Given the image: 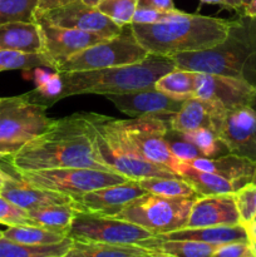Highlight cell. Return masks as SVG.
Here are the masks:
<instances>
[{
  "label": "cell",
  "mask_w": 256,
  "mask_h": 257,
  "mask_svg": "<svg viewBox=\"0 0 256 257\" xmlns=\"http://www.w3.org/2000/svg\"><path fill=\"white\" fill-rule=\"evenodd\" d=\"M8 162L15 172L70 167L114 172L100 160L84 113L54 119L47 132L25 142Z\"/></svg>",
  "instance_id": "6da1fadb"
},
{
  "label": "cell",
  "mask_w": 256,
  "mask_h": 257,
  "mask_svg": "<svg viewBox=\"0 0 256 257\" xmlns=\"http://www.w3.org/2000/svg\"><path fill=\"white\" fill-rule=\"evenodd\" d=\"M172 58L180 69L238 78L256 88V19L238 14L237 19L230 20V29L220 44L177 53Z\"/></svg>",
  "instance_id": "7a4b0ae2"
},
{
  "label": "cell",
  "mask_w": 256,
  "mask_h": 257,
  "mask_svg": "<svg viewBox=\"0 0 256 257\" xmlns=\"http://www.w3.org/2000/svg\"><path fill=\"white\" fill-rule=\"evenodd\" d=\"M136 39L148 54L172 57L198 52L220 44L230 29V20L188 14L175 10L168 19L156 24H131Z\"/></svg>",
  "instance_id": "3957f363"
},
{
  "label": "cell",
  "mask_w": 256,
  "mask_h": 257,
  "mask_svg": "<svg viewBox=\"0 0 256 257\" xmlns=\"http://www.w3.org/2000/svg\"><path fill=\"white\" fill-rule=\"evenodd\" d=\"M176 68L172 57L148 54L136 64L78 72H59L63 83L60 100L80 94H118L155 87L166 73Z\"/></svg>",
  "instance_id": "277c9868"
},
{
  "label": "cell",
  "mask_w": 256,
  "mask_h": 257,
  "mask_svg": "<svg viewBox=\"0 0 256 257\" xmlns=\"http://www.w3.org/2000/svg\"><path fill=\"white\" fill-rule=\"evenodd\" d=\"M84 117L92 128L98 155L110 170L135 181L148 177H178L172 171L143 158L123 135L115 118L92 112L84 113Z\"/></svg>",
  "instance_id": "5b68a950"
},
{
  "label": "cell",
  "mask_w": 256,
  "mask_h": 257,
  "mask_svg": "<svg viewBox=\"0 0 256 257\" xmlns=\"http://www.w3.org/2000/svg\"><path fill=\"white\" fill-rule=\"evenodd\" d=\"M197 198H171L146 193L128 203L114 217L146 228L155 236L186 227Z\"/></svg>",
  "instance_id": "8992f818"
},
{
  "label": "cell",
  "mask_w": 256,
  "mask_h": 257,
  "mask_svg": "<svg viewBox=\"0 0 256 257\" xmlns=\"http://www.w3.org/2000/svg\"><path fill=\"white\" fill-rule=\"evenodd\" d=\"M147 57L148 52L136 39L131 25H125L118 35L85 48L60 63L55 70L78 72L120 67L140 63Z\"/></svg>",
  "instance_id": "52a82bcc"
},
{
  "label": "cell",
  "mask_w": 256,
  "mask_h": 257,
  "mask_svg": "<svg viewBox=\"0 0 256 257\" xmlns=\"http://www.w3.org/2000/svg\"><path fill=\"white\" fill-rule=\"evenodd\" d=\"M15 173L23 181L35 187L54 191L72 198L79 197L98 188L125 182L128 180L120 173L85 167L52 168Z\"/></svg>",
  "instance_id": "ba28073f"
},
{
  "label": "cell",
  "mask_w": 256,
  "mask_h": 257,
  "mask_svg": "<svg viewBox=\"0 0 256 257\" xmlns=\"http://www.w3.org/2000/svg\"><path fill=\"white\" fill-rule=\"evenodd\" d=\"M48 107L25 94L0 98V141L24 145L47 132L54 119L47 115Z\"/></svg>",
  "instance_id": "9c48e42d"
},
{
  "label": "cell",
  "mask_w": 256,
  "mask_h": 257,
  "mask_svg": "<svg viewBox=\"0 0 256 257\" xmlns=\"http://www.w3.org/2000/svg\"><path fill=\"white\" fill-rule=\"evenodd\" d=\"M67 237L80 242L140 246L143 241L155 237V235L141 226L114 216H102L77 211Z\"/></svg>",
  "instance_id": "30bf717a"
},
{
  "label": "cell",
  "mask_w": 256,
  "mask_h": 257,
  "mask_svg": "<svg viewBox=\"0 0 256 257\" xmlns=\"http://www.w3.org/2000/svg\"><path fill=\"white\" fill-rule=\"evenodd\" d=\"M117 123L125 138L143 158L172 171L176 175L180 173L182 161L172 155L165 141L167 122L158 118L138 117L117 119Z\"/></svg>",
  "instance_id": "8fae6325"
},
{
  "label": "cell",
  "mask_w": 256,
  "mask_h": 257,
  "mask_svg": "<svg viewBox=\"0 0 256 257\" xmlns=\"http://www.w3.org/2000/svg\"><path fill=\"white\" fill-rule=\"evenodd\" d=\"M35 23H45L60 28H72L83 32L98 34L103 38L115 37L123 28L118 27L109 18L99 12L95 7H89L82 0L49 10L34 18Z\"/></svg>",
  "instance_id": "7c38bea8"
},
{
  "label": "cell",
  "mask_w": 256,
  "mask_h": 257,
  "mask_svg": "<svg viewBox=\"0 0 256 257\" xmlns=\"http://www.w3.org/2000/svg\"><path fill=\"white\" fill-rule=\"evenodd\" d=\"M114 104L119 112L131 118L151 117L170 122L171 118L181 109L185 100L172 99L156 88L133 90L118 94L103 95Z\"/></svg>",
  "instance_id": "4fadbf2b"
},
{
  "label": "cell",
  "mask_w": 256,
  "mask_h": 257,
  "mask_svg": "<svg viewBox=\"0 0 256 257\" xmlns=\"http://www.w3.org/2000/svg\"><path fill=\"white\" fill-rule=\"evenodd\" d=\"M218 137L230 153L256 161V109L240 105L226 110Z\"/></svg>",
  "instance_id": "5bb4252c"
},
{
  "label": "cell",
  "mask_w": 256,
  "mask_h": 257,
  "mask_svg": "<svg viewBox=\"0 0 256 257\" xmlns=\"http://www.w3.org/2000/svg\"><path fill=\"white\" fill-rule=\"evenodd\" d=\"M146 193L147 191L138 181L127 180L125 182L98 188L79 197L72 198V206L79 212L117 216L128 203Z\"/></svg>",
  "instance_id": "9a60e30c"
},
{
  "label": "cell",
  "mask_w": 256,
  "mask_h": 257,
  "mask_svg": "<svg viewBox=\"0 0 256 257\" xmlns=\"http://www.w3.org/2000/svg\"><path fill=\"white\" fill-rule=\"evenodd\" d=\"M255 90V87L238 78L196 73L195 98L216 102L226 109L240 105H251Z\"/></svg>",
  "instance_id": "2e32d148"
},
{
  "label": "cell",
  "mask_w": 256,
  "mask_h": 257,
  "mask_svg": "<svg viewBox=\"0 0 256 257\" xmlns=\"http://www.w3.org/2000/svg\"><path fill=\"white\" fill-rule=\"evenodd\" d=\"M37 24H39L42 32V53H44L48 59L52 62L54 70L68 58L73 57L95 43L107 39L98 34L72 29V28L54 27L45 23H37Z\"/></svg>",
  "instance_id": "e0dca14e"
},
{
  "label": "cell",
  "mask_w": 256,
  "mask_h": 257,
  "mask_svg": "<svg viewBox=\"0 0 256 257\" xmlns=\"http://www.w3.org/2000/svg\"><path fill=\"white\" fill-rule=\"evenodd\" d=\"M241 223L233 195L201 196L193 203L185 228L232 226Z\"/></svg>",
  "instance_id": "ac0fdd59"
},
{
  "label": "cell",
  "mask_w": 256,
  "mask_h": 257,
  "mask_svg": "<svg viewBox=\"0 0 256 257\" xmlns=\"http://www.w3.org/2000/svg\"><path fill=\"white\" fill-rule=\"evenodd\" d=\"M226 108L216 102L190 98L168 122V127L178 132H190L198 128H207L218 135Z\"/></svg>",
  "instance_id": "d6986e66"
},
{
  "label": "cell",
  "mask_w": 256,
  "mask_h": 257,
  "mask_svg": "<svg viewBox=\"0 0 256 257\" xmlns=\"http://www.w3.org/2000/svg\"><path fill=\"white\" fill-rule=\"evenodd\" d=\"M0 195L25 211L45 207V206L72 203L73 201L69 196L35 187V186L23 181L17 173L15 176L8 173V177L0 191Z\"/></svg>",
  "instance_id": "ffe728a7"
},
{
  "label": "cell",
  "mask_w": 256,
  "mask_h": 257,
  "mask_svg": "<svg viewBox=\"0 0 256 257\" xmlns=\"http://www.w3.org/2000/svg\"><path fill=\"white\" fill-rule=\"evenodd\" d=\"M163 240H190L210 245H225L230 242H250L242 223L232 226H212V227L181 228L173 232L158 235Z\"/></svg>",
  "instance_id": "44dd1931"
},
{
  "label": "cell",
  "mask_w": 256,
  "mask_h": 257,
  "mask_svg": "<svg viewBox=\"0 0 256 257\" xmlns=\"http://www.w3.org/2000/svg\"><path fill=\"white\" fill-rule=\"evenodd\" d=\"M186 163L195 170L216 173L230 180L240 181L245 185L251 182L253 168H255L253 161L232 155V153L217 158H197V160L186 161Z\"/></svg>",
  "instance_id": "7402d4cb"
},
{
  "label": "cell",
  "mask_w": 256,
  "mask_h": 257,
  "mask_svg": "<svg viewBox=\"0 0 256 257\" xmlns=\"http://www.w3.org/2000/svg\"><path fill=\"white\" fill-rule=\"evenodd\" d=\"M0 50L42 53L43 40L35 22H10L0 25Z\"/></svg>",
  "instance_id": "603a6c76"
},
{
  "label": "cell",
  "mask_w": 256,
  "mask_h": 257,
  "mask_svg": "<svg viewBox=\"0 0 256 257\" xmlns=\"http://www.w3.org/2000/svg\"><path fill=\"white\" fill-rule=\"evenodd\" d=\"M181 177L191 183L200 196L211 195H233L240 188L245 187V183L240 181H233L216 173L203 172L190 167L182 161L180 173Z\"/></svg>",
  "instance_id": "cb8c5ba5"
},
{
  "label": "cell",
  "mask_w": 256,
  "mask_h": 257,
  "mask_svg": "<svg viewBox=\"0 0 256 257\" xmlns=\"http://www.w3.org/2000/svg\"><path fill=\"white\" fill-rule=\"evenodd\" d=\"M140 246L172 257H211L218 247L216 245L198 242V241L163 240L157 236L143 241Z\"/></svg>",
  "instance_id": "d4e9b609"
},
{
  "label": "cell",
  "mask_w": 256,
  "mask_h": 257,
  "mask_svg": "<svg viewBox=\"0 0 256 257\" xmlns=\"http://www.w3.org/2000/svg\"><path fill=\"white\" fill-rule=\"evenodd\" d=\"M75 212L77 211L73 207L72 203L45 206V207L28 211L29 217L35 225L53 231V232L62 233L64 236H67L69 231Z\"/></svg>",
  "instance_id": "484cf974"
},
{
  "label": "cell",
  "mask_w": 256,
  "mask_h": 257,
  "mask_svg": "<svg viewBox=\"0 0 256 257\" xmlns=\"http://www.w3.org/2000/svg\"><path fill=\"white\" fill-rule=\"evenodd\" d=\"M73 241L69 237L52 245H28L0 238V257H64Z\"/></svg>",
  "instance_id": "4316f807"
},
{
  "label": "cell",
  "mask_w": 256,
  "mask_h": 257,
  "mask_svg": "<svg viewBox=\"0 0 256 257\" xmlns=\"http://www.w3.org/2000/svg\"><path fill=\"white\" fill-rule=\"evenodd\" d=\"M147 248L137 245H110V243L73 241L64 257H138Z\"/></svg>",
  "instance_id": "83f0119b"
},
{
  "label": "cell",
  "mask_w": 256,
  "mask_h": 257,
  "mask_svg": "<svg viewBox=\"0 0 256 257\" xmlns=\"http://www.w3.org/2000/svg\"><path fill=\"white\" fill-rule=\"evenodd\" d=\"M195 78L196 72L175 68L162 75L153 88L172 99L187 100L195 98Z\"/></svg>",
  "instance_id": "f1b7e54d"
},
{
  "label": "cell",
  "mask_w": 256,
  "mask_h": 257,
  "mask_svg": "<svg viewBox=\"0 0 256 257\" xmlns=\"http://www.w3.org/2000/svg\"><path fill=\"white\" fill-rule=\"evenodd\" d=\"M140 185L152 195L171 198L201 197L192 185L185 178L178 177H148L138 181Z\"/></svg>",
  "instance_id": "f546056e"
},
{
  "label": "cell",
  "mask_w": 256,
  "mask_h": 257,
  "mask_svg": "<svg viewBox=\"0 0 256 257\" xmlns=\"http://www.w3.org/2000/svg\"><path fill=\"white\" fill-rule=\"evenodd\" d=\"M33 72H34L33 75H34L35 89L27 93L30 99L47 105L48 108L59 102L63 90L60 73L57 70L50 73L45 68H35Z\"/></svg>",
  "instance_id": "4dcf8cb0"
},
{
  "label": "cell",
  "mask_w": 256,
  "mask_h": 257,
  "mask_svg": "<svg viewBox=\"0 0 256 257\" xmlns=\"http://www.w3.org/2000/svg\"><path fill=\"white\" fill-rule=\"evenodd\" d=\"M3 237L28 245H52L62 242L67 238V236L53 232L37 225H22L12 226L3 231Z\"/></svg>",
  "instance_id": "1f68e13d"
},
{
  "label": "cell",
  "mask_w": 256,
  "mask_h": 257,
  "mask_svg": "<svg viewBox=\"0 0 256 257\" xmlns=\"http://www.w3.org/2000/svg\"><path fill=\"white\" fill-rule=\"evenodd\" d=\"M35 68H48L54 70L44 53H24L17 50H0V73L8 70L30 72Z\"/></svg>",
  "instance_id": "d6a6232c"
},
{
  "label": "cell",
  "mask_w": 256,
  "mask_h": 257,
  "mask_svg": "<svg viewBox=\"0 0 256 257\" xmlns=\"http://www.w3.org/2000/svg\"><path fill=\"white\" fill-rule=\"evenodd\" d=\"M182 133L191 143H193L198 148L203 157L217 158L230 153L227 146L222 142V140L215 132L207 128H198V130Z\"/></svg>",
  "instance_id": "836d02e7"
},
{
  "label": "cell",
  "mask_w": 256,
  "mask_h": 257,
  "mask_svg": "<svg viewBox=\"0 0 256 257\" xmlns=\"http://www.w3.org/2000/svg\"><path fill=\"white\" fill-rule=\"evenodd\" d=\"M137 7L138 0H102L95 8L114 24L123 28L132 24Z\"/></svg>",
  "instance_id": "e575fe53"
},
{
  "label": "cell",
  "mask_w": 256,
  "mask_h": 257,
  "mask_svg": "<svg viewBox=\"0 0 256 257\" xmlns=\"http://www.w3.org/2000/svg\"><path fill=\"white\" fill-rule=\"evenodd\" d=\"M38 0H0V25L10 22H34Z\"/></svg>",
  "instance_id": "d590c367"
},
{
  "label": "cell",
  "mask_w": 256,
  "mask_h": 257,
  "mask_svg": "<svg viewBox=\"0 0 256 257\" xmlns=\"http://www.w3.org/2000/svg\"><path fill=\"white\" fill-rule=\"evenodd\" d=\"M165 141L172 155L178 160L186 162V161L203 158V155L198 151V148L193 143H191L182 132L168 127L165 135Z\"/></svg>",
  "instance_id": "8d00e7d4"
},
{
  "label": "cell",
  "mask_w": 256,
  "mask_h": 257,
  "mask_svg": "<svg viewBox=\"0 0 256 257\" xmlns=\"http://www.w3.org/2000/svg\"><path fill=\"white\" fill-rule=\"evenodd\" d=\"M236 206H237L240 220L242 225L250 222L256 216V186L246 185L233 193Z\"/></svg>",
  "instance_id": "74e56055"
},
{
  "label": "cell",
  "mask_w": 256,
  "mask_h": 257,
  "mask_svg": "<svg viewBox=\"0 0 256 257\" xmlns=\"http://www.w3.org/2000/svg\"><path fill=\"white\" fill-rule=\"evenodd\" d=\"M0 223L8 227L22 225H35L29 217L28 211L23 210L19 206L14 205L7 198L0 195Z\"/></svg>",
  "instance_id": "f35d334b"
},
{
  "label": "cell",
  "mask_w": 256,
  "mask_h": 257,
  "mask_svg": "<svg viewBox=\"0 0 256 257\" xmlns=\"http://www.w3.org/2000/svg\"><path fill=\"white\" fill-rule=\"evenodd\" d=\"M177 10V9H175ZM175 10L170 12H162V10L152 9V8L137 7L135 15H133L132 24H156V23L165 22L171 17Z\"/></svg>",
  "instance_id": "ab89813d"
},
{
  "label": "cell",
  "mask_w": 256,
  "mask_h": 257,
  "mask_svg": "<svg viewBox=\"0 0 256 257\" xmlns=\"http://www.w3.org/2000/svg\"><path fill=\"white\" fill-rule=\"evenodd\" d=\"M251 252L250 242H230L218 246L211 257H243Z\"/></svg>",
  "instance_id": "60d3db41"
},
{
  "label": "cell",
  "mask_w": 256,
  "mask_h": 257,
  "mask_svg": "<svg viewBox=\"0 0 256 257\" xmlns=\"http://www.w3.org/2000/svg\"><path fill=\"white\" fill-rule=\"evenodd\" d=\"M74 2H77V0H38L33 18L39 17V15L49 12V10L64 7V5H68L70 4V3H74Z\"/></svg>",
  "instance_id": "b9f144b4"
},
{
  "label": "cell",
  "mask_w": 256,
  "mask_h": 257,
  "mask_svg": "<svg viewBox=\"0 0 256 257\" xmlns=\"http://www.w3.org/2000/svg\"><path fill=\"white\" fill-rule=\"evenodd\" d=\"M138 7L152 8V9L162 10V12L176 9L173 0H138Z\"/></svg>",
  "instance_id": "7bdbcfd3"
},
{
  "label": "cell",
  "mask_w": 256,
  "mask_h": 257,
  "mask_svg": "<svg viewBox=\"0 0 256 257\" xmlns=\"http://www.w3.org/2000/svg\"><path fill=\"white\" fill-rule=\"evenodd\" d=\"M23 145L20 143H12V142H5V141H0V153H8V155H13L17 152Z\"/></svg>",
  "instance_id": "ee69618b"
},
{
  "label": "cell",
  "mask_w": 256,
  "mask_h": 257,
  "mask_svg": "<svg viewBox=\"0 0 256 257\" xmlns=\"http://www.w3.org/2000/svg\"><path fill=\"white\" fill-rule=\"evenodd\" d=\"M243 226H245L246 232H247L248 240L256 241V218H253V220L250 221V222L245 223Z\"/></svg>",
  "instance_id": "f6af8a7d"
},
{
  "label": "cell",
  "mask_w": 256,
  "mask_h": 257,
  "mask_svg": "<svg viewBox=\"0 0 256 257\" xmlns=\"http://www.w3.org/2000/svg\"><path fill=\"white\" fill-rule=\"evenodd\" d=\"M226 5H227L228 10H235L238 14L243 13L242 0H226Z\"/></svg>",
  "instance_id": "bcb514c9"
},
{
  "label": "cell",
  "mask_w": 256,
  "mask_h": 257,
  "mask_svg": "<svg viewBox=\"0 0 256 257\" xmlns=\"http://www.w3.org/2000/svg\"><path fill=\"white\" fill-rule=\"evenodd\" d=\"M243 14L247 17L255 18L256 19V0H251L245 8H243Z\"/></svg>",
  "instance_id": "7dc6e473"
},
{
  "label": "cell",
  "mask_w": 256,
  "mask_h": 257,
  "mask_svg": "<svg viewBox=\"0 0 256 257\" xmlns=\"http://www.w3.org/2000/svg\"><path fill=\"white\" fill-rule=\"evenodd\" d=\"M138 257H172V256H168V255H166V253L158 252V251L148 250V248H147V252H145L143 255H141Z\"/></svg>",
  "instance_id": "c3c4849f"
},
{
  "label": "cell",
  "mask_w": 256,
  "mask_h": 257,
  "mask_svg": "<svg viewBox=\"0 0 256 257\" xmlns=\"http://www.w3.org/2000/svg\"><path fill=\"white\" fill-rule=\"evenodd\" d=\"M201 4H210V5H221L225 9H227V5H226V0H200Z\"/></svg>",
  "instance_id": "681fc988"
},
{
  "label": "cell",
  "mask_w": 256,
  "mask_h": 257,
  "mask_svg": "<svg viewBox=\"0 0 256 257\" xmlns=\"http://www.w3.org/2000/svg\"><path fill=\"white\" fill-rule=\"evenodd\" d=\"M7 177H8V172H7V171L3 170V167L0 166V191H2L3 186H4Z\"/></svg>",
  "instance_id": "f907efd6"
},
{
  "label": "cell",
  "mask_w": 256,
  "mask_h": 257,
  "mask_svg": "<svg viewBox=\"0 0 256 257\" xmlns=\"http://www.w3.org/2000/svg\"><path fill=\"white\" fill-rule=\"evenodd\" d=\"M82 2L84 3V4L89 5V7H97L98 3H100L102 0H82Z\"/></svg>",
  "instance_id": "816d5d0a"
},
{
  "label": "cell",
  "mask_w": 256,
  "mask_h": 257,
  "mask_svg": "<svg viewBox=\"0 0 256 257\" xmlns=\"http://www.w3.org/2000/svg\"><path fill=\"white\" fill-rule=\"evenodd\" d=\"M251 185H255L256 186V161H255V168H253V173H252V177H251Z\"/></svg>",
  "instance_id": "f5cc1de1"
},
{
  "label": "cell",
  "mask_w": 256,
  "mask_h": 257,
  "mask_svg": "<svg viewBox=\"0 0 256 257\" xmlns=\"http://www.w3.org/2000/svg\"><path fill=\"white\" fill-rule=\"evenodd\" d=\"M250 246H251V251H252L253 256L256 257V241H250Z\"/></svg>",
  "instance_id": "db71d44e"
},
{
  "label": "cell",
  "mask_w": 256,
  "mask_h": 257,
  "mask_svg": "<svg viewBox=\"0 0 256 257\" xmlns=\"http://www.w3.org/2000/svg\"><path fill=\"white\" fill-rule=\"evenodd\" d=\"M8 153H0V162H3V161H5V158L8 157Z\"/></svg>",
  "instance_id": "11a10c76"
},
{
  "label": "cell",
  "mask_w": 256,
  "mask_h": 257,
  "mask_svg": "<svg viewBox=\"0 0 256 257\" xmlns=\"http://www.w3.org/2000/svg\"><path fill=\"white\" fill-rule=\"evenodd\" d=\"M251 107L255 108L256 109V90H255V95H253V100H252V104H251Z\"/></svg>",
  "instance_id": "9f6ffc18"
},
{
  "label": "cell",
  "mask_w": 256,
  "mask_h": 257,
  "mask_svg": "<svg viewBox=\"0 0 256 257\" xmlns=\"http://www.w3.org/2000/svg\"><path fill=\"white\" fill-rule=\"evenodd\" d=\"M250 2H251V0H242V5H243V8H245L246 5H247L248 3H250Z\"/></svg>",
  "instance_id": "6f0895ef"
},
{
  "label": "cell",
  "mask_w": 256,
  "mask_h": 257,
  "mask_svg": "<svg viewBox=\"0 0 256 257\" xmlns=\"http://www.w3.org/2000/svg\"><path fill=\"white\" fill-rule=\"evenodd\" d=\"M243 257H255V256H253V253L251 252V253H248V255H246V256H243Z\"/></svg>",
  "instance_id": "680465c9"
},
{
  "label": "cell",
  "mask_w": 256,
  "mask_h": 257,
  "mask_svg": "<svg viewBox=\"0 0 256 257\" xmlns=\"http://www.w3.org/2000/svg\"><path fill=\"white\" fill-rule=\"evenodd\" d=\"M3 237V231H0V238Z\"/></svg>",
  "instance_id": "91938a15"
},
{
  "label": "cell",
  "mask_w": 256,
  "mask_h": 257,
  "mask_svg": "<svg viewBox=\"0 0 256 257\" xmlns=\"http://www.w3.org/2000/svg\"><path fill=\"white\" fill-rule=\"evenodd\" d=\"M253 218H256V216H255V217H253Z\"/></svg>",
  "instance_id": "94428289"
}]
</instances>
